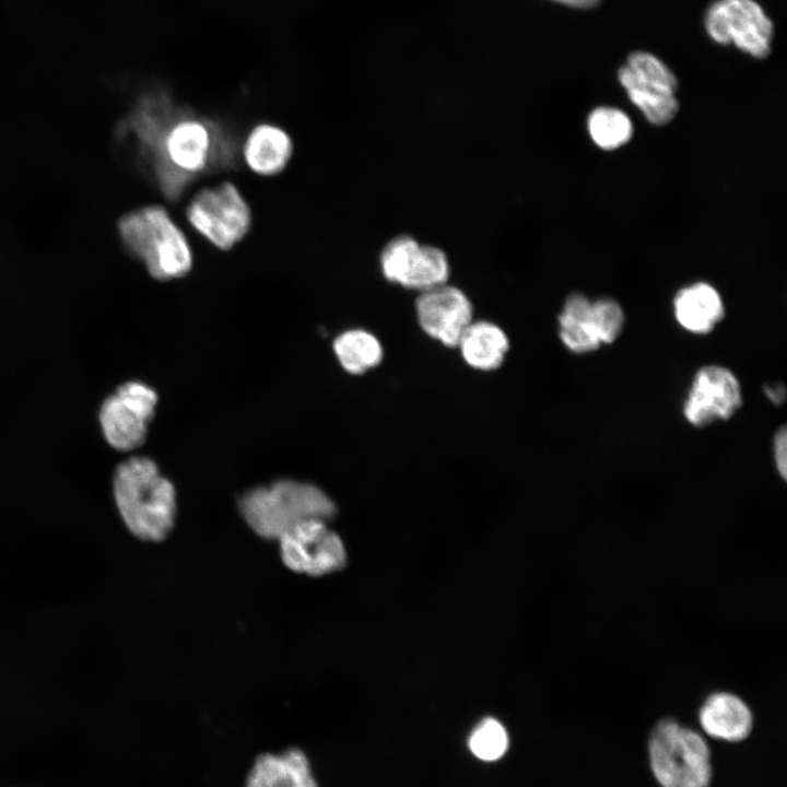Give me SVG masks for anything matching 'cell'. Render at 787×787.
<instances>
[{"label":"cell","instance_id":"6da1fadb","mask_svg":"<svg viewBox=\"0 0 787 787\" xmlns=\"http://www.w3.org/2000/svg\"><path fill=\"white\" fill-rule=\"evenodd\" d=\"M114 496L129 531L140 540L160 542L172 532L177 512L176 491L148 457H131L114 475Z\"/></svg>","mask_w":787,"mask_h":787},{"label":"cell","instance_id":"7a4b0ae2","mask_svg":"<svg viewBox=\"0 0 787 787\" xmlns=\"http://www.w3.org/2000/svg\"><path fill=\"white\" fill-rule=\"evenodd\" d=\"M117 230L124 248L154 279L169 281L190 272V244L164 207L150 204L131 210L121 216Z\"/></svg>","mask_w":787,"mask_h":787},{"label":"cell","instance_id":"3957f363","mask_svg":"<svg viewBox=\"0 0 787 787\" xmlns=\"http://www.w3.org/2000/svg\"><path fill=\"white\" fill-rule=\"evenodd\" d=\"M238 509L259 537L278 540L309 519L330 521L337 514L332 500L318 486L294 480H279L246 491Z\"/></svg>","mask_w":787,"mask_h":787},{"label":"cell","instance_id":"277c9868","mask_svg":"<svg viewBox=\"0 0 787 787\" xmlns=\"http://www.w3.org/2000/svg\"><path fill=\"white\" fill-rule=\"evenodd\" d=\"M647 749L651 773L661 787L710 786V749L695 729L663 717L649 732Z\"/></svg>","mask_w":787,"mask_h":787},{"label":"cell","instance_id":"5b68a950","mask_svg":"<svg viewBox=\"0 0 787 787\" xmlns=\"http://www.w3.org/2000/svg\"><path fill=\"white\" fill-rule=\"evenodd\" d=\"M190 225L210 244L230 250L249 232L251 210L231 181L200 189L185 208Z\"/></svg>","mask_w":787,"mask_h":787},{"label":"cell","instance_id":"8992f818","mask_svg":"<svg viewBox=\"0 0 787 787\" xmlns=\"http://www.w3.org/2000/svg\"><path fill=\"white\" fill-rule=\"evenodd\" d=\"M278 541L282 562L295 573L318 577L339 571L346 563L341 538L325 520L303 521Z\"/></svg>","mask_w":787,"mask_h":787},{"label":"cell","instance_id":"52a82bcc","mask_svg":"<svg viewBox=\"0 0 787 787\" xmlns=\"http://www.w3.org/2000/svg\"><path fill=\"white\" fill-rule=\"evenodd\" d=\"M379 261L388 281L419 292L447 283L449 277L446 254L408 235L397 236L385 245Z\"/></svg>","mask_w":787,"mask_h":787},{"label":"cell","instance_id":"ba28073f","mask_svg":"<svg viewBox=\"0 0 787 787\" xmlns=\"http://www.w3.org/2000/svg\"><path fill=\"white\" fill-rule=\"evenodd\" d=\"M705 26L717 43L733 44L753 57L768 55L773 25L753 0H718L708 10Z\"/></svg>","mask_w":787,"mask_h":787},{"label":"cell","instance_id":"9c48e42d","mask_svg":"<svg viewBox=\"0 0 787 787\" xmlns=\"http://www.w3.org/2000/svg\"><path fill=\"white\" fill-rule=\"evenodd\" d=\"M742 404L740 384L728 368L704 366L696 373L683 406L685 419L696 427L727 420Z\"/></svg>","mask_w":787,"mask_h":787},{"label":"cell","instance_id":"30bf717a","mask_svg":"<svg viewBox=\"0 0 787 787\" xmlns=\"http://www.w3.org/2000/svg\"><path fill=\"white\" fill-rule=\"evenodd\" d=\"M415 313L422 330L449 348L456 346L473 320V307L468 296L447 283L420 292Z\"/></svg>","mask_w":787,"mask_h":787},{"label":"cell","instance_id":"8fae6325","mask_svg":"<svg viewBox=\"0 0 787 787\" xmlns=\"http://www.w3.org/2000/svg\"><path fill=\"white\" fill-rule=\"evenodd\" d=\"M697 719L708 737L731 743L745 740L754 726L749 704L738 694L726 690L710 692L703 700Z\"/></svg>","mask_w":787,"mask_h":787},{"label":"cell","instance_id":"7c38bea8","mask_svg":"<svg viewBox=\"0 0 787 787\" xmlns=\"http://www.w3.org/2000/svg\"><path fill=\"white\" fill-rule=\"evenodd\" d=\"M151 419L143 408L118 390L104 401L99 412L106 441L122 451L132 450L144 443Z\"/></svg>","mask_w":787,"mask_h":787},{"label":"cell","instance_id":"4fadbf2b","mask_svg":"<svg viewBox=\"0 0 787 787\" xmlns=\"http://www.w3.org/2000/svg\"><path fill=\"white\" fill-rule=\"evenodd\" d=\"M293 154V142L289 133L272 124L255 126L246 137L243 157L251 172L260 176L280 174Z\"/></svg>","mask_w":787,"mask_h":787},{"label":"cell","instance_id":"5bb4252c","mask_svg":"<svg viewBox=\"0 0 787 787\" xmlns=\"http://www.w3.org/2000/svg\"><path fill=\"white\" fill-rule=\"evenodd\" d=\"M678 322L693 333H708L724 318L725 307L717 290L706 282L681 289L673 301Z\"/></svg>","mask_w":787,"mask_h":787},{"label":"cell","instance_id":"9a60e30c","mask_svg":"<svg viewBox=\"0 0 787 787\" xmlns=\"http://www.w3.org/2000/svg\"><path fill=\"white\" fill-rule=\"evenodd\" d=\"M458 348L472 368L489 372L498 368L509 349L508 337L494 322L472 320L460 336Z\"/></svg>","mask_w":787,"mask_h":787},{"label":"cell","instance_id":"2e32d148","mask_svg":"<svg viewBox=\"0 0 787 787\" xmlns=\"http://www.w3.org/2000/svg\"><path fill=\"white\" fill-rule=\"evenodd\" d=\"M247 787H317L305 754L291 749L282 755H260L246 783Z\"/></svg>","mask_w":787,"mask_h":787},{"label":"cell","instance_id":"e0dca14e","mask_svg":"<svg viewBox=\"0 0 787 787\" xmlns=\"http://www.w3.org/2000/svg\"><path fill=\"white\" fill-rule=\"evenodd\" d=\"M559 334L563 344L577 354L600 346L591 318V302L585 295L572 293L567 296L559 316Z\"/></svg>","mask_w":787,"mask_h":787},{"label":"cell","instance_id":"ac0fdd59","mask_svg":"<svg viewBox=\"0 0 787 787\" xmlns=\"http://www.w3.org/2000/svg\"><path fill=\"white\" fill-rule=\"evenodd\" d=\"M332 346L340 365L353 375L376 367L384 356V349L377 337L359 328L340 333Z\"/></svg>","mask_w":787,"mask_h":787},{"label":"cell","instance_id":"d6986e66","mask_svg":"<svg viewBox=\"0 0 787 787\" xmlns=\"http://www.w3.org/2000/svg\"><path fill=\"white\" fill-rule=\"evenodd\" d=\"M618 78L630 101L650 124L665 126L676 117L679 103L674 94L641 84L629 73L624 66L619 70Z\"/></svg>","mask_w":787,"mask_h":787},{"label":"cell","instance_id":"ffe728a7","mask_svg":"<svg viewBox=\"0 0 787 787\" xmlns=\"http://www.w3.org/2000/svg\"><path fill=\"white\" fill-rule=\"evenodd\" d=\"M587 128L594 143L603 150L619 149L633 136L630 117L615 107L595 108L587 118Z\"/></svg>","mask_w":787,"mask_h":787},{"label":"cell","instance_id":"44dd1931","mask_svg":"<svg viewBox=\"0 0 787 787\" xmlns=\"http://www.w3.org/2000/svg\"><path fill=\"white\" fill-rule=\"evenodd\" d=\"M624 67L641 84L672 94L677 90V79L671 70L648 52L632 54Z\"/></svg>","mask_w":787,"mask_h":787},{"label":"cell","instance_id":"7402d4cb","mask_svg":"<svg viewBox=\"0 0 787 787\" xmlns=\"http://www.w3.org/2000/svg\"><path fill=\"white\" fill-rule=\"evenodd\" d=\"M468 745L474 756L482 761L501 759L508 748V735L504 726L495 718L481 720L472 730Z\"/></svg>","mask_w":787,"mask_h":787},{"label":"cell","instance_id":"603a6c76","mask_svg":"<svg viewBox=\"0 0 787 787\" xmlns=\"http://www.w3.org/2000/svg\"><path fill=\"white\" fill-rule=\"evenodd\" d=\"M591 318L600 343H612L624 324L622 307L608 297L591 302Z\"/></svg>","mask_w":787,"mask_h":787},{"label":"cell","instance_id":"cb8c5ba5","mask_svg":"<svg viewBox=\"0 0 787 787\" xmlns=\"http://www.w3.org/2000/svg\"><path fill=\"white\" fill-rule=\"evenodd\" d=\"M786 427L778 428L774 436V459L776 468L783 480L787 477V432Z\"/></svg>","mask_w":787,"mask_h":787},{"label":"cell","instance_id":"d4e9b609","mask_svg":"<svg viewBox=\"0 0 787 787\" xmlns=\"http://www.w3.org/2000/svg\"><path fill=\"white\" fill-rule=\"evenodd\" d=\"M764 392L767 398L775 404H782L785 400V387L779 384L775 386H765Z\"/></svg>","mask_w":787,"mask_h":787},{"label":"cell","instance_id":"484cf974","mask_svg":"<svg viewBox=\"0 0 787 787\" xmlns=\"http://www.w3.org/2000/svg\"><path fill=\"white\" fill-rule=\"evenodd\" d=\"M561 3H564L566 5L571 7H577V8H588L594 4H596L599 0H554Z\"/></svg>","mask_w":787,"mask_h":787}]
</instances>
